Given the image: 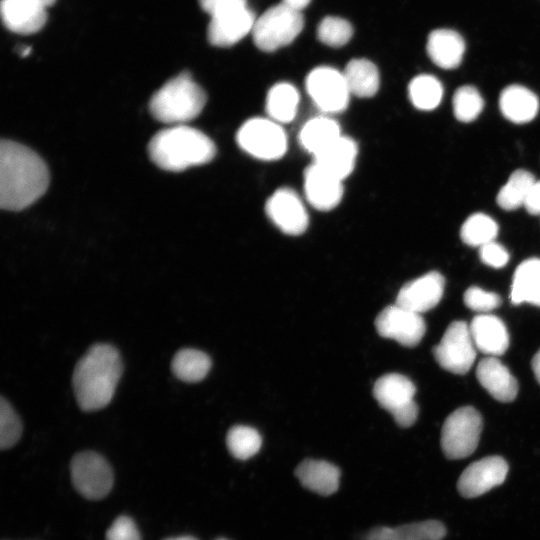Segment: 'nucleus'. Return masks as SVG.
Segmentation results:
<instances>
[{
    "instance_id": "1",
    "label": "nucleus",
    "mask_w": 540,
    "mask_h": 540,
    "mask_svg": "<svg viewBox=\"0 0 540 540\" xmlns=\"http://www.w3.org/2000/svg\"><path fill=\"white\" fill-rule=\"evenodd\" d=\"M49 172L45 162L28 147L2 140L0 144V206L22 210L47 190Z\"/></svg>"
},
{
    "instance_id": "2",
    "label": "nucleus",
    "mask_w": 540,
    "mask_h": 540,
    "mask_svg": "<svg viewBox=\"0 0 540 540\" xmlns=\"http://www.w3.org/2000/svg\"><path fill=\"white\" fill-rule=\"evenodd\" d=\"M118 350L110 344L92 345L75 365L72 385L78 406L83 411L99 410L112 400L122 375Z\"/></svg>"
},
{
    "instance_id": "3",
    "label": "nucleus",
    "mask_w": 540,
    "mask_h": 540,
    "mask_svg": "<svg viewBox=\"0 0 540 540\" xmlns=\"http://www.w3.org/2000/svg\"><path fill=\"white\" fill-rule=\"evenodd\" d=\"M215 153V144L206 134L184 124L159 131L148 144L151 160L174 172L210 162Z\"/></svg>"
},
{
    "instance_id": "4",
    "label": "nucleus",
    "mask_w": 540,
    "mask_h": 540,
    "mask_svg": "<svg viewBox=\"0 0 540 540\" xmlns=\"http://www.w3.org/2000/svg\"><path fill=\"white\" fill-rule=\"evenodd\" d=\"M205 103L203 89L190 74L183 72L154 93L149 102V110L158 121L183 125L198 116Z\"/></svg>"
},
{
    "instance_id": "5",
    "label": "nucleus",
    "mask_w": 540,
    "mask_h": 540,
    "mask_svg": "<svg viewBox=\"0 0 540 540\" xmlns=\"http://www.w3.org/2000/svg\"><path fill=\"white\" fill-rule=\"evenodd\" d=\"M303 26L302 12L281 2L256 18L252 30L253 41L260 50L272 52L292 43Z\"/></svg>"
},
{
    "instance_id": "6",
    "label": "nucleus",
    "mask_w": 540,
    "mask_h": 540,
    "mask_svg": "<svg viewBox=\"0 0 540 540\" xmlns=\"http://www.w3.org/2000/svg\"><path fill=\"white\" fill-rule=\"evenodd\" d=\"M482 418L471 407H460L444 421L441 429V448L451 460L470 456L477 448L482 431Z\"/></svg>"
},
{
    "instance_id": "7",
    "label": "nucleus",
    "mask_w": 540,
    "mask_h": 540,
    "mask_svg": "<svg viewBox=\"0 0 540 540\" xmlns=\"http://www.w3.org/2000/svg\"><path fill=\"white\" fill-rule=\"evenodd\" d=\"M236 140L247 154L265 161L279 159L287 150L284 129L269 117L247 120L238 130Z\"/></svg>"
},
{
    "instance_id": "8",
    "label": "nucleus",
    "mask_w": 540,
    "mask_h": 540,
    "mask_svg": "<svg viewBox=\"0 0 540 540\" xmlns=\"http://www.w3.org/2000/svg\"><path fill=\"white\" fill-rule=\"evenodd\" d=\"M415 393L416 387L413 382L398 373L381 376L373 387L374 398L401 427H410L417 419L418 406L414 400Z\"/></svg>"
},
{
    "instance_id": "9",
    "label": "nucleus",
    "mask_w": 540,
    "mask_h": 540,
    "mask_svg": "<svg viewBox=\"0 0 540 540\" xmlns=\"http://www.w3.org/2000/svg\"><path fill=\"white\" fill-rule=\"evenodd\" d=\"M255 21L247 0H229L210 14L208 40L217 47L232 46L252 33Z\"/></svg>"
},
{
    "instance_id": "10",
    "label": "nucleus",
    "mask_w": 540,
    "mask_h": 540,
    "mask_svg": "<svg viewBox=\"0 0 540 540\" xmlns=\"http://www.w3.org/2000/svg\"><path fill=\"white\" fill-rule=\"evenodd\" d=\"M71 481L84 498L100 500L113 486V471L107 460L93 451L74 455L70 463Z\"/></svg>"
},
{
    "instance_id": "11",
    "label": "nucleus",
    "mask_w": 540,
    "mask_h": 540,
    "mask_svg": "<svg viewBox=\"0 0 540 540\" xmlns=\"http://www.w3.org/2000/svg\"><path fill=\"white\" fill-rule=\"evenodd\" d=\"M476 350L469 325L464 321H454L433 348V354L443 369L462 375L472 367Z\"/></svg>"
},
{
    "instance_id": "12",
    "label": "nucleus",
    "mask_w": 540,
    "mask_h": 540,
    "mask_svg": "<svg viewBox=\"0 0 540 540\" xmlns=\"http://www.w3.org/2000/svg\"><path fill=\"white\" fill-rule=\"evenodd\" d=\"M307 92L325 114H335L346 109L351 93L343 72L329 66L313 69L306 78Z\"/></svg>"
},
{
    "instance_id": "13",
    "label": "nucleus",
    "mask_w": 540,
    "mask_h": 540,
    "mask_svg": "<svg viewBox=\"0 0 540 540\" xmlns=\"http://www.w3.org/2000/svg\"><path fill=\"white\" fill-rule=\"evenodd\" d=\"M379 335L397 341L405 347H414L422 340L426 325L421 314L398 304L384 308L376 317Z\"/></svg>"
},
{
    "instance_id": "14",
    "label": "nucleus",
    "mask_w": 540,
    "mask_h": 540,
    "mask_svg": "<svg viewBox=\"0 0 540 540\" xmlns=\"http://www.w3.org/2000/svg\"><path fill=\"white\" fill-rule=\"evenodd\" d=\"M506 460L498 455L487 456L466 467L457 481V489L464 498H476L501 485L508 474Z\"/></svg>"
},
{
    "instance_id": "15",
    "label": "nucleus",
    "mask_w": 540,
    "mask_h": 540,
    "mask_svg": "<svg viewBox=\"0 0 540 540\" xmlns=\"http://www.w3.org/2000/svg\"><path fill=\"white\" fill-rule=\"evenodd\" d=\"M265 211L269 219L285 234L300 235L308 227L306 208L290 188L275 191L266 202Z\"/></svg>"
},
{
    "instance_id": "16",
    "label": "nucleus",
    "mask_w": 540,
    "mask_h": 540,
    "mask_svg": "<svg viewBox=\"0 0 540 540\" xmlns=\"http://www.w3.org/2000/svg\"><path fill=\"white\" fill-rule=\"evenodd\" d=\"M444 287V277L437 271H431L407 282L399 290L395 303L422 314L440 302Z\"/></svg>"
},
{
    "instance_id": "17",
    "label": "nucleus",
    "mask_w": 540,
    "mask_h": 540,
    "mask_svg": "<svg viewBox=\"0 0 540 540\" xmlns=\"http://www.w3.org/2000/svg\"><path fill=\"white\" fill-rule=\"evenodd\" d=\"M342 182L313 162L304 174V190L308 202L320 211L335 208L343 196Z\"/></svg>"
},
{
    "instance_id": "18",
    "label": "nucleus",
    "mask_w": 540,
    "mask_h": 540,
    "mask_svg": "<svg viewBox=\"0 0 540 540\" xmlns=\"http://www.w3.org/2000/svg\"><path fill=\"white\" fill-rule=\"evenodd\" d=\"M45 7L31 0H2L1 18L4 26L18 34H33L43 28L47 19Z\"/></svg>"
},
{
    "instance_id": "19",
    "label": "nucleus",
    "mask_w": 540,
    "mask_h": 540,
    "mask_svg": "<svg viewBox=\"0 0 540 540\" xmlns=\"http://www.w3.org/2000/svg\"><path fill=\"white\" fill-rule=\"evenodd\" d=\"M476 376L479 383L496 400L511 402L516 398L517 380L497 357L483 358L476 368Z\"/></svg>"
},
{
    "instance_id": "20",
    "label": "nucleus",
    "mask_w": 540,
    "mask_h": 540,
    "mask_svg": "<svg viewBox=\"0 0 540 540\" xmlns=\"http://www.w3.org/2000/svg\"><path fill=\"white\" fill-rule=\"evenodd\" d=\"M477 350L487 356L497 357L506 352L509 334L503 321L491 314H479L469 324Z\"/></svg>"
},
{
    "instance_id": "21",
    "label": "nucleus",
    "mask_w": 540,
    "mask_h": 540,
    "mask_svg": "<svg viewBox=\"0 0 540 540\" xmlns=\"http://www.w3.org/2000/svg\"><path fill=\"white\" fill-rule=\"evenodd\" d=\"M301 485L321 496H329L339 488L340 469L325 460L305 459L295 469Z\"/></svg>"
},
{
    "instance_id": "22",
    "label": "nucleus",
    "mask_w": 540,
    "mask_h": 540,
    "mask_svg": "<svg viewBox=\"0 0 540 540\" xmlns=\"http://www.w3.org/2000/svg\"><path fill=\"white\" fill-rule=\"evenodd\" d=\"M446 533L442 522L429 519L397 527L377 526L365 533L362 540H443Z\"/></svg>"
},
{
    "instance_id": "23",
    "label": "nucleus",
    "mask_w": 540,
    "mask_h": 540,
    "mask_svg": "<svg viewBox=\"0 0 540 540\" xmlns=\"http://www.w3.org/2000/svg\"><path fill=\"white\" fill-rule=\"evenodd\" d=\"M426 49L430 59L437 66L453 69L462 62L465 42L454 30L436 29L429 34Z\"/></svg>"
},
{
    "instance_id": "24",
    "label": "nucleus",
    "mask_w": 540,
    "mask_h": 540,
    "mask_svg": "<svg viewBox=\"0 0 540 540\" xmlns=\"http://www.w3.org/2000/svg\"><path fill=\"white\" fill-rule=\"evenodd\" d=\"M499 107L509 121L523 124L533 120L539 110L538 97L521 85L507 86L500 94Z\"/></svg>"
},
{
    "instance_id": "25",
    "label": "nucleus",
    "mask_w": 540,
    "mask_h": 540,
    "mask_svg": "<svg viewBox=\"0 0 540 540\" xmlns=\"http://www.w3.org/2000/svg\"><path fill=\"white\" fill-rule=\"evenodd\" d=\"M358 147L355 141L341 135L314 157V163L327 172L344 180L354 169Z\"/></svg>"
},
{
    "instance_id": "26",
    "label": "nucleus",
    "mask_w": 540,
    "mask_h": 540,
    "mask_svg": "<svg viewBox=\"0 0 540 540\" xmlns=\"http://www.w3.org/2000/svg\"><path fill=\"white\" fill-rule=\"evenodd\" d=\"M510 300L513 304L529 303L540 307V259L523 261L515 270Z\"/></svg>"
},
{
    "instance_id": "27",
    "label": "nucleus",
    "mask_w": 540,
    "mask_h": 540,
    "mask_svg": "<svg viewBox=\"0 0 540 540\" xmlns=\"http://www.w3.org/2000/svg\"><path fill=\"white\" fill-rule=\"evenodd\" d=\"M338 123L328 115L306 122L299 133L301 146L313 157L317 156L341 136Z\"/></svg>"
},
{
    "instance_id": "28",
    "label": "nucleus",
    "mask_w": 540,
    "mask_h": 540,
    "mask_svg": "<svg viewBox=\"0 0 540 540\" xmlns=\"http://www.w3.org/2000/svg\"><path fill=\"white\" fill-rule=\"evenodd\" d=\"M351 95L372 97L379 89L380 75L374 63L367 59H352L343 71Z\"/></svg>"
},
{
    "instance_id": "29",
    "label": "nucleus",
    "mask_w": 540,
    "mask_h": 540,
    "mask_svg": "<svg viewBox=\"0 0 540 540\" xmlns=\"http://www.w3.org/2000/svg\"><path fill=\"white\" fill-rule=\"evenodd\" d=\"M298 90L290 83L275 84L266 97V112L273 121L284 124L291 122L297 114L299 105Z\"/></svg>"
},
{
    "instance_id": "30",
    "label": "nucleus",
    "mask_w": 540,
    "mask_h": 540,
    "mask_svg": "<svg viewBox=\"0 0 540 540\" xmlns=\"http://www.w3.org/2000/svg\"><path fill=\"white\" fill-rule=\"evenodd\" d=\"M211 368L209 356L197 349L184 348L173 357L171 369L173 374L184 382H198L206 377Z\"/></svg>"
},
{
    "instance_id": "31",
    "label": "nucleus",
    "mask_w": 540,
    "mask_h": 540,
    "mask_svg": "<svg viewBox=\"0 0 540 540\" xmlns=\"http://www.w3.org/2000/svg\"><path fill=\"white\" fill-rule=\"evenodd\" d=\"M534 182L535 178L529 171L524 169L515 170L497 194L498 205L507 211L524 206Z\"/></svg>"
},
{
    "instance_id": "32",
    "label": "nucleus",
    "mask_w": 540,
    "mask_h": 540,
    "mask_svg": "<svg viewBox=\"0 0 540 540\" xmlns=\"http://www.w3.org/2000/svg\"><path fill=\"white\" fill-rule=\"evenodd\" d=\"M408 94L414 107L429 111L441 103L443 87L436 77L421 74L414 77L409 83Z\"/></svg>"
},
{
    "instance_id": "33",
    "label": "nucleus",
    "mask_w": 540,
    "mask_h": 540,
    "mask_svg": "<svg viewBox=\"0 0 540 540\" xmlns=\"http://www.w3.org/2000/svg\"><path fill=\"white\" fill-rule=\"evenodd\" d=\"M497 234V223L493 218L484 213L470 215L460 229L462 241L473 247H481L494 241Z\"/></svg>"
},
{
    "instance_id": "34",
    "label": "nucleus",
    "mask_w": 540,
    "mask_h": 540,
    "mask_svg": "<svg viewBox=\"0 0 540 540\" xmlns=\"http://www.w3.org/2000/svg\"><path fill=\"white\" fill-rule=\"evenodd\" d=\"M226 445L234 458L247 460L258 453L262 445V438L256 429L250 426L236 425L227 432Z\"/></svg>"
},
{
    "instance_id": "35",
    "label": "nucleus",
    "mask_w": 540,
    "mask_h": 540,
    "mask_svg": "<svg viewBox=\"0 0 540 540\" xmlns=\"http://www.w3.org/2000/svg\"><path fill=\"white\" fill-rule=\"evenodd\" d=\"M452 105L455 118L460 122L469 123L480 115L484 101L475 87L464 85L455 91Z\"/></svg>"
},
{
    "instance_id": "36",
    "label": "nucleus",
    "mask_w": 540,
    "mask_h": 540,
    "mask_svg": "<svg viewBox=\"0 0 540 540\" xmlns=\"http://www.w3.org/2000/svg\"><path fill=\"white\" fill-rule=\"evenodd\" d=\"M353 35L352 25L336 16L325 17L317 28L318 39L325 45L341 47L347 44Z\"/></svg>"
},
{
    "instance_id": "37",
    "label": "nucleus",
    "mask_w": 540,
    "mask_h": 540,
    "mask_svg": "<svg viewBox=\"0 0 540 540\" xmlns=\"http://www.w3.org/2000/svg\"><path fill=\"white\" fill-rule=\"evenodd\" d=\"M22 422L10 403L1 397L0 400V447L9 449L22 435Z\"/></svg>"
},
{
    "instance_id": "38",
    "label": "nucleus",
    "mask_w": 540,
    "mask_h": 540,
    "mask_svg": "<svg viewBox=\"0 0 540 540\" xmlns=\"http://www.w3.org/2000/svg\"><path fill=\"white\" fill-rule=\"evenodd\" d=\"M463 301L469 309L480 314H487L502 303V299L497 293L486 291L477 286H471L465 291Z\"/></svg>"
},
{
    "instance_id": "39",
    "label": "nucleus",
    "mask_w": 540,
    "mask_h": 540,
    "mask_svg": "<svg viewBox=\"0 0 540 540\" xmlns=\"http://www.w3.org/2000/svg\"><path fill=\"white\" fill-rule=\"evenodd\" d=\"M105 540H141V535L132 518L121 515L107 529Z\"/></svg>"
},
{
    "instance_id": "40",
    "label": "nucleus",
    "mask_w": 540,
    "mask_h": 540,
    "mask_svg": "<svg viewBox=\"0 0 540 540\" xmlns=\"http://www.w3.org/2000/svg\"><path fill=\"white\" fill-rule=\"evenodd\" d=\"M479 256L483 263L493 268H501L509 261L508 251L495 240L479 247Z\"/></svg>"
},
{
    "instance_id": "41",
    "label": "nucleus",
    "mask_w": 540,
    "mask_h": 540,
    "mask_svg": "<svg viewBox=\"0 0 540 540\" xmlns=\"http://www.w3.org/2000/svg\"><path fill=\"white\" fill-rule=\"evenodd\" d=\"M525 209L532 215H540V180H535L524 203Z\"/></svg>"
},
{
    "instance_id": "42",
    "label": "nucleus",
    "mask_w": 540,
    "mask_h": 540,
    "mask_svg": "<svg viewBox=\"0 0 540 540\" xmlns=\"http://www.w3.org/2000/svg\"><path fill=\"white\" fill-rule=\"evenodd\" d=\"M229 0H199L201 8L209 15L219 6Z\"/></svg>"
},
{
    "instance_id": "43",
    "label": "nucleus",
    "mask_w": 540,
    "mask_h": 540,
    "mask_svg": "<svg viewBox=\"0 0 540 540\" xmlns=\"http://www.w3.org/2000/svg\"><path fill=\"white\" fill-rule=\"evenodd\" d=\"M310 2L311 0H282L283 4L299 12L306 8Z\"/></svg>"
},
{
    "instance_id": "44",
    "label": "nucleus",
    "mask_w": 540,
    "mask_h": 540,
    "mask_svg": "<svg viewBox=\"0 0 540 540\" xmlns=\"http://www.w3.org/2000/svg\"><path fill=\"white\" fill-rule=\"evenodd\" d=\"M531 367H532L536 380L540 384V349L533 356L532 361H531Z\"/></svg>"
},
{
    "instance_id": "45",
    "label": "nucleus",
    "mask_w": 540,
    "mask_h": 540,
    "mask_svg": "<svg viewBox=\"0 0 540 540\" xmlns=\"http://www.w3.org/2000/svg\"><path fill=\"white\" fill-rule=\"evenodd\" d=\"M31 1L43 6L45 8H48L49 6H51L55 2V0H31Z\"/></svg>"
},
{
    "instance_id": "46",
    "label": "nucleus",
    "mask_w": 540,
    "mask_h": 540,
    "mask_svg": "<svg viewBox=\"0 0 540 540\" xmlns=\"http://www.w3.org/2000/svg\"><path fill=\"white\" fill-rule=\"evenodd\" d=\"M164 540H198V539L193 536L185 535V536L170 537Z\"/></svg>"
},
{
    "instance_id": "47",
    "label": "nucleus",
    "mask_w": 540,
    "mask_h": 540,
    "mask_svg": "<svg viewBox=\"0 0 540 540\" xmlns=\"http://www.w3.org/2000/svg\"><path fill=\"white\" fill-rule=\"evenodd\" d=\"M215 540H229L227 538H218V539H215Z\"/></svg>"
}]
</instances>
